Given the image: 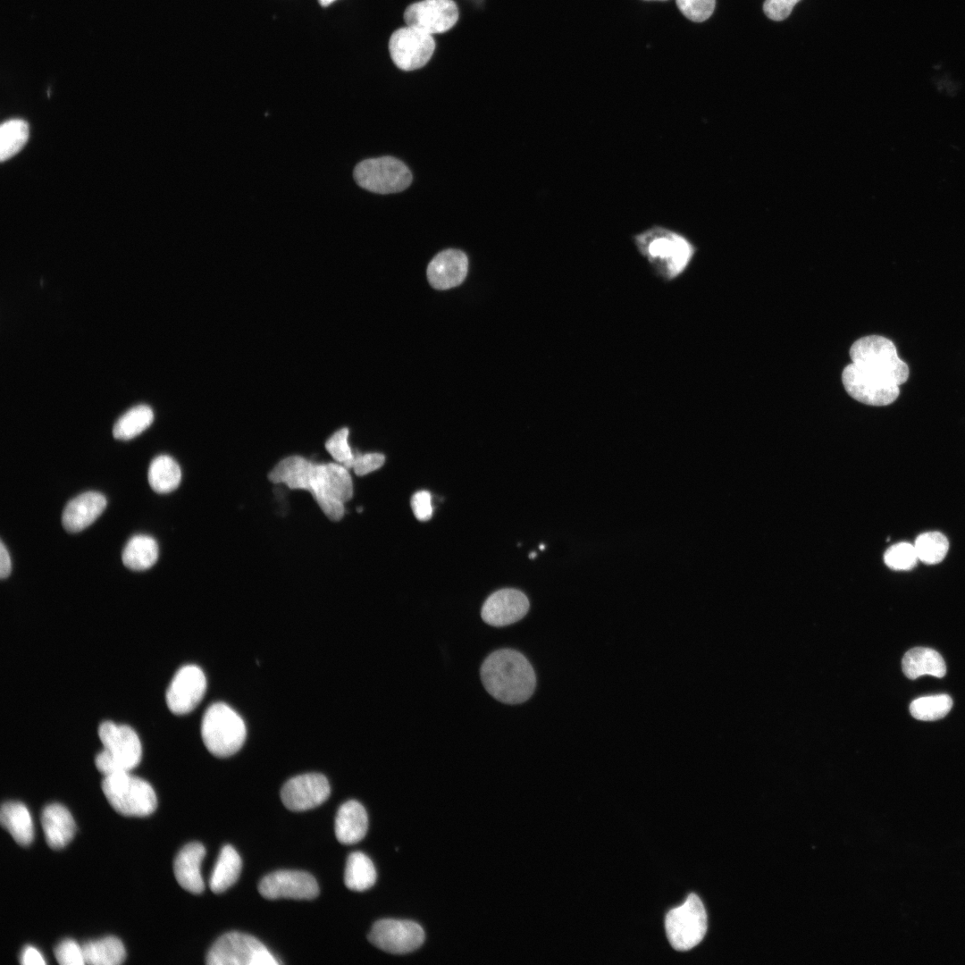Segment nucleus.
I'll return each instance as SVG.
<instances>
[{
	"label": "nucleus",
	"instance_id": "f257e3e1",
	"mask_svg": "<svg viewBox=\"0 0 965 965\" xmlns=\"http://www.w3.org/2000/svg\"><path fill=\"white\" fill-rule=\"evenodd\" d=\"M349 469L335 463H316L302 456L282 458L272 469L268 479L284 483L291 490L309 491L323 513L331 521L340 520L344 504L353 496Z\"/></svg>",
	"mask_w": 965,
	"mask_h": 965
},
{
	"label": "nucleus",
	"instance_id": "f03ea898",
	"mask_svg": "<svg viewBox=\"0 0 965 965\" xmlns=\"http://www.w3.org/2000/svg\"><path fill=\"white\" fill-rule=\"evenodd\" d=\"M852 363L843 371L842 381L869 396L899 390L909 377V367L900 359L890 340L870 335L856 340L850 349Z\"/></svg>",
	"mask_w": 965,
	"mask_h": 965
},
{
	"label": "nucleus",
	"instance_id": "7ed1b4c3",
	"mask_svg": "<svg viewBox=\"0 0 965 965\" xmlns=\"http://www.w3.org/2000/svg\"><path fill=\"white\" fill-rule=\"evenodd\" d=\"M637 252L657 278L672 282L687 270L694 254L693 244L684 234L655 224L632 236Z\"/></svg>",
	"mask_w": 965,
	"mask_h": 965
},
{
	"label": "nucleus",
	"instance_id": "20e7f679",
	"mask_svg": "<svg viewBox=\"0 0 965 965\" xmlns=\"http://www.w3.org/2000/svg\"><path fill=\"white\" fill-rule=\"evenodd\" d=\"M481 678L486 691L506 704L527 701L536 686L532 665L522 653L511 649L491 653L481 667Z\"/></svg>",
	"mask_w": 965,
	"mask_h": 965
},
{
	"label": "nucleus",
	"instance_id": "39448f33",
	"mask_svg": "<svg viewBox=\"0 0 965 965\" xmlns=\"http://www.w3.org/2000/svg\"><path fill=\"white\" fill-rule=\"evenodd\" d=\"M98 736L104 749L95 759L96 768L104 775L130 771L142 756V747L137 733L129 726L103 722Z\"/></svg>",
	"mask_w": 965,
	"mask_h": 965
},
{
	"label": "nucleus",
	"instance_id": "423d86ee",
	"mask_svg": "<svg viewBox=\"0 0 965 965\" xmlns=\"http://www.w3.org/2000/svg\"><path fill=\"white\" fill-rule=\"evenodd\" d=\"M247 729L242 717L230 706L216 702L204 713L201 735L206 749L217 757H228L243 745Z\"/></svg>",
	"mask_w": 965,
	"mask_h": 965
},
{
	"label": "nucleus",
	"instance_id": "0eeeda50",
	"mask_svg": "<svg viewBox=\"0 0 965 965\" xmlns=\"http://www.w3.org/2000/svg\"><path fill=\"white\" fill-rule=\"evenodd\" d=\"M130 771L105 776L102 790L108 802L118 813L127 817H146L157 806L152 785Z\"/></svg>",
	"mask_w": 965,
	"mask_h": 965
},
{
	"label": "nucleus",
	"instance_id": "6e6552de",
	"mask_svg": "<svg viewBox=\"0 0 965 965\" xmlns=\"http://www.w3.org/2000/svg\"><path fill=\"white\" fill-rule=\"evenodd\" d=\"M209 965H276L280 961L253 936L229 932L220 936L209 949Z\"/></svg>",
	"mask_w": 965,
	"mask_h": 965
},
{
	"label": "nucleus",
	"instance_id": "1a4fd4ad",
	"mask_svg": "<svg viewBox=\"0 0 965 965\" xmlns=\"http://www.w3.org/2000/svg\"><path fill=\"white\" fill-rule=\"evenodd\" d=\"M665 927L670 944L678 951H687L703 939L708 928L705 907L695 894H691L684 903L670 910L665 919Z\"/></svg>",
	"mask_w": 965,
	"mask_h": 965
},
{
	"label": "nucleus",
	"instance_id": "9d476101",
	"mask_svg": "<svg viewBox=\"0 0 965 965\" xmlns=\"http://www.w3.org/2000/svg\"><path fill=\"white\" fill-rule=\"evenodd\" d=\"M353 177L361 188L379 194L402 191L412 182L407 165L392 156L363 160L356 165Z\"/></svg>",
	"mask_w": 965,
	"mask_h": 965
},
{
	"label": "nucleus",
	"instance_id": "9b49d317",
	"mask_svg": "<svg viewBox=\"0 0 965 965\" xmlns=\"http://www.w3.org/2000/svg\"><path fill=\"white\" fill-rule=\"evenodd\" d=\"M434 49L432 35L407 25L396 29L389 40L390 57L403 71H414L424 66Z\"/></svg>",
	"mask_w": 965,
	"mask_h": 965
},
{
	"label": "nucleus",
	"instance_id": "f8f14e48",
	"mask_svg": "<svg viewBox=\"0 0 965 965\" xmlns=\"http://www.w3.org/2000/svg\"><path fill=\"white\" fill-rule=\"evenodd\" d=\"M424 936V929L416 922L384 919L373 924L368 940L386 952L403 954L419 948Z\"/></svg>",
	"mask_w": 965,
	"mask_h": 965
},
{
	"label": "nucleus",
	"instance_id": "ddd939ff",
	"mask_svg": "<svg viewBox=\"0 0 965 965\" xmlns=\"http://www.w3.org/2000/svg\"><path fill=\"white\" fill-rule=\"evenodd\" d=\"M206 690V678L196 665L181 667L172 677L165 694L169 709L176 715L192 711Z\"/></svg>",
	"mask_w": 965,
	"mask_h": 965
},
{
	"label": "nucleus",
	"instance_id": "4468645a",
	"mask_svg": "<svg viewBox=\"0 0 965 965\" xmlns=\"http://www.w3.org/2000/svg\"><path fill=\"white\" fill-rule=\"evenodd\" d=\"M404 20L427 34L443 33L457 21L458 9L453 0H422L407 7Z\"/></svg>",
	"mask_w": 965,
	"mask_h": 965
},
{
	"label": "nucleus",
	"instance_id": "2eb2a0df",
	"mask_svg": "<svg viewBox=\"0 0 965 965\" xmlns=\"http://www.w3.org/2000/svg\"><path fill=\"white\" fill-rule=\"evenodd\" d=\"M330 793L329 782L323 775L307 773L288 780L281 790V798L290 810L304 811L323 803Z\"/></svg>",
	"mask_w": 965,
	"mask_h": 965
},
{
	"label": "nucleus",
	"instance_id": "dca6fc26",
	"mask_svg": "<svg viewBox=\"0 0 965 965\" xmlns=\"http://www.w3.org/2000/svg\"><path fill=\"white\" fill-rule=\"evenodd\" d=\"M258 891L266 899H313L319 894L315 878L306 871L277 870L266 875L258 885Z\"/></svg>",
	"mask_w": 965,
	"mask_h": 965
},
{
	"label": "nucleus",
	"instance_id": "f3484780",
	"mask_svg": "<svg viewBox=\"0 0 965 965\" xmlns=\"http://www.w3.org/2000/svg\"><path fill=\"white\" fill-rule=\"evenodd\" d=\"M529 600L516 589H501L493 592L482 608V620L492 626H505L522 619L529 610Z\"/></svg>",
	"mask_w": 965,
	"mask_h": 965
},
{
	"label": "nucleus",
	"instance_id": "a211bd4d",
	"mask_svg": "<svg viewBox=\"0 0 965 965\" xmlns=\"http://www.w3.org/2000/svg\"><path fill=\"white\" fill-rule=\"evenodd\" d=\"M468 270V259L461 250L446 249L429 263L427 278L436 290H448L463 282Z\"/></svg>",
	"mask_w": 965,
	"mask_h": 965
},
{
	"label": "nucleus",
	"instance_id": "6ab92c4d",
	"mask_svg": "<svg viewBox=\"0 0 965 965\" xmlns=\"http://www.w3.org/2000/svg\"><path fill=\"white\" fill-rule=\"evenodd\" d=\"M105 497L96 491L84 492L65 506L62 515L63 528L69 533L80 532L90 525L105 510Z\"/></svg>",
	"mask_w": 965,
	"mask_h": 965
},
{
	"label": "nucleus",
	"instance_id": "aec40b11",
	"mask_svg": "<svg viewBox=\"0 0 965 965\" xmlns=\"http://www.w3.org/2000/svg\"><path fill=\"white\" fill-rule=\"evenodd\" d=\"M206 848L200 843H189L183 846L175 857L173 871L177 882L192 894H201L205 883L201 876V862Z\"/></svg>",
	"mask_w": 965,
	"mask_h": 965
},
{
	"label": "nucleus",
	"instance_id": "412c9836",
	"mask_svg": "<svg viewBox=\"0 0 965 965\" xmlns=\"http://www.w3.org/2000/svg\"><path fill=\"white\" fill-rule=\"evenodd\" d=\"M368 828V817L364 806L354 800L344 802L335 817V835L343 844L361 841Z\"/></svg>",
	"mask_w": 965,
	"mask_h": 965
},
{
	"label": "nucleus",
	"instance_id": "4be33fe9",
	"mask_svg": "<svg viewBox=\"0 0 965 965\" xmlns=\"http://www.w3.org/2000/svg\"><path fill=\"white\" fill-rule=\"evenodd\" d=\"M41 824L46 841L53 849L64 847L73 838L74 819L70 811L59 803H52L44 808Z\"/></svg>",
	"mask_w": 965,
	"mask_h": 965
},
{
	"label": "nucleus",
	"instance_id": "5701e85b",
	"mask_svg": "<svg viewBox=\"0 0 965 965\" xmlns=\"http://www.w3.org/2000/svg\"><path fill=\"white\" fill-rule=\"evenodd\" d=\"M904 675L911 680L924 675L944 677L946 666L942 656L935 650L916 647L908 650L902 660Z\"/></svg>",
	"mask_w": 965,
	"mask_h": 965
},
{
	"label": "nucleus",
	"instance_id": "b1692460",
	"mask_svg": "<svg viewBox=\"0 0 965 965\" xmlns=\"http://www.w3.org/2000/svg\"><path fill=\"white\" fill-rule=\"evenodd\" d=\"M2 827L20 845H29L34 836L33 823L27 807L19 801L3 803L0 811Z\"/></svg>",
	"mask_w": 965,
	"mask_h": 965
},
{
	"label": "nucleus",
	"instance_id": "393cba45",
	"mask_svg": "<svg viewBox=\"0 0 965 965\" xmlns=\"http://www.w3.org/2000/svg\"><path fill=\"white\" fill-rule=\"evenodd\" d=\"M241 868L242 861L238 852L230 844L224 845L211 874L210 889L216 894L224 892L238 880Z\"/></svg>",
	"mask_w": 965,
	"mask_h": 965
},
{
	"label": "nucleus",
	"instance_id": "a878e982",
	"mask_svg": "<svg viewBox=\"0 0 965 965\" xmlns=\"http://www.w3.org/2000/svg\"><path fill=\"white\" fill-rule=\"evenodd\" d=\"M81 947L86 964L118 965L123 962L126 957L123 944L115 936L89 941Z\"/></svg>",
	"mask_w": 965,
	"mask_h": 965
},
{
	"label": "nucleus",
	"instance_id": "bb28decb",
	"mask_svg": "<svg viewBox=\"0 0 965 965\" xmlns=\"http://www.w3.org/2000/svg\"><path fill=\"white\" fill-rule=\"evenodd\" d=\"M122 558L124 566L131 570L148 569L158 558V545L150 536L135 535L127 542Z\"/></svg>",
	"mask_w": 965,
	"mask_h": 965
},
{
	"label": "nucleus",
	"instance_id": "cd10ccee",
	"mask_svg": "<svg viewBox=\"0 0 965 965\" xmlns=\"http://www.w3.org/2000/svg\"><path fill=\"white\" fill-rule=\"evenodd\" d=\"M180 480V467L172 457L161 455L152 460L148 468V482L155 492H171L179 486Z\"/></svg>",
	"mask_w": 965,
	"mask_h": 965
},
{
	"label": "nucleus",
	"instance_id": "c85d7f7f",
	"mask_svg": "<svg viewBox=\"0 0 965 965\" xmlns=\"http://www.w3.org/2000/svg\"><path fill=\"white\" fill-rule=\"evenodd\" d=\"M376 881V870L373 861L361 852L349 854L344 873L346 886L353 891H365Z\"/></svg>",
	"mask_w": 965,
	"mask_h": 965
},
{
	"label": "nucleus",
	"instance_id": "c756f323",
	"mask_svg": "<svg viewBox=\"0 0 965 965\" xmlns=\"http://www.w3.org/2000/svg\"><path fill=\"white\" fill-rule=\"evenodd\" d=\"M154 413L146 405L136 406L123 414L115 423L113 434L119 440H130L145 431L153 422Z\"/></svg>",
	"mask_w": 965,
	"mask_h": 965
},
{
	"label": "nucleus",
	"instance_id": "7c9ffc66",
	"mask_svg": "<svg viewBox=\"0 0 965 965\" xmlns=\"http://www.w3.org/2000/svg\"><path fill=\"white\" fill-rule=\"evenodd\" d=\"M29 128L21 119H11L0 127V160L7 161L25 146L29 139Z\"/></svg>",
	"mask_w": 965,
	"mask_h": 965
},
{
	"label": "nucleus",
	"instance_id": "2f4dec72",
	"mask_svg": "<svg viewBox=\"0 0 965 965\" xmlns=\"http://www.w3.org/2000/svg\"><path fill=\"white\" fill-rule=\"evenodd\" d=\"M952 707L948 694H936L918 698L910 705L913 717L922 721H934L945 717Z\"/></svg>",
	"mask_w": 965,
	"mask_h": 965
},
{
	"label": "nucleus",
	"instance_id": "473e14b6",
	"mask_svg": "<svg viewBox=\"0 0 965 965\" xmlns=\"http://www.w3.org/2000/svg\"><path fill=\"white\" fill-rule=\"evenodd\" d=\"M914 547L919 560L927 565H935L945 558L949 541L939 532H927L917 537Z\"/></svg>",
	"mask_w": 965,
	"mask_h": 965
},
{
	"label": "nucleus",
	"instance_id": "72a5a7b5",
	"mask_svg": "<svg viewBox=\"0 0 965 965\" xmlns=\"http://www.w3.org/2000/svg\"><path fill=\"white\" fill-rule=\"evenodd\" d=\"M349 431L348 428H340L332 433L325 442V449L335 462L351 469L356 456L348 443Z\"/></svg>",
	"mask_w": 965,
	"mask_h": 965
},
{
	"label": "nucleus",
	"instance_id": "f704fd0d",
	"mask_svg": "<svg viewBox=\"0 0 965 965\" xmlns=\"http://www.w3.org/2000/svg\"><path fill=\"white\" fill-rule=\"evenodd\" d=\"M918 560L914 544L909 542L892 545L884 555L885 565L893 570H910L916 566Z\"/></svg>",
	"mask_w": 965,
	"mask_h": 965
},
{
	"label": "nucleus",
	"instance_id": "c9c22d12",
	"mask_svg": "<svg viewBox=\"0 0 965 965\" xmlns=\"http://www.w3.org/2000/svg\"><path fill=\"white\" fill-rule=\"evenodd\" d=\"M678 9L689 20L696 22L709 19L714 12L715 0H676Z\"/></svg>",
	"mask_w": 965,
	"mask_h": 965
},
{
	"label": "nucleus",
	"instance_id": "e433bc0d",
	"mask_svg": "<svg viewBox=\"0 0 965 965\" xmlns=\"http://www.w3.org/2000/svg\"><path fill=\"white\" fill-rule=\"evenodd\" d=\"M56 961L62 965L85 964L81 945L71 939L59 943L54 951Z\"/></svg>",
	"mask_w": 965,
	"mask_h": 965
},
{
	"label": "nucleus",
	"instance_id": "4c0bfd02",
	"mask_svg": "<svg viewBox=\"0 0 965 965\" xmlns=\"http://www.w3.org/2000/svg\"><path fill=\"white\" fill-rule=\"evenodd\" d=\"M384 461L385 457L381 453L373 452L362 454L356 451L351 469H353L357 475L363 476L382 467Z\"/></svg>",
	"mask_w": 965,
	"mask_h": 965
},
{
	"label": "nucleus",
	"instance_id": "58836bf2",
	"mask_svg": "<svg viewBox=\"0 0 965 965\" xmlns=\"http://www.w3.org/2000/svg\"><path fill=\"white\" fill-rule=\"evenodd\" d=\"M411 508L416 519L422 522L430 520L433 513L431 493L427 491L415 492L411 499Z\"/></svg>",
	"mask_w": 965,
	"mask_h": 965
},
{
	"label": "nucleus",
	"instance_id": "ea45409f",
	"mask_svg": "<svg viewBox=\"0 0 965 965\" xmlns=\"http://www.w3.org/2000/svg\"><path fill=\"white\" fill-rule=\"evenodd\" d=\"M801 0H765L763 11L773 21H782L787 18L794 5Z\"/></svg>",
	"mask_w": 965,
	"mask_h": 965
},
{
	"label": "nucleus",
	"instance_id": "a19ab883",
	"mask_svg": "<svg viewBox=\"0 0 965 965\" xmlns=\"http://www.w3.org/2000/svg\"><path fill=\"white\" fill-rule=\"evenodd\" d=\"M21 963L23 965H44L46 961L35 947L27 945L22 950Z\"/></svg>",
	"mask_w": 965,
	"mask_h": 965
},
{
	"label": "nucleus",
	"instance_id": "79ce46f5",
	"mask_svg": "<svg viewBox=\"0 0 965 965\" xmlns=\"http://www.w3.org/2000/svg\"><path fill=\"white\" fill-rule=\"evenodd\" d=\"M12 570V563L8 550L3 541L0 542V577L4 579L9 576Z\"/></svg>",
	"mask_w": 965,
	"mask_h": 965
},
{
	"label": "nucleus",
	"instance_id": "37998d69",
	"mask_svg": "<svg viewBox=\"0 0 965 965\" xmlns=\"http://www.w3.org/2000/svg\"><path fill=\"white\" fill-rule=\"evenodd\" d=\"M318 1H319L321 5L327 6V5L331 4L332 2H334L335 0H318Z\"/></svg>",
	"mask_w": 965,
	"mask_h": 965
}]
</instances>
